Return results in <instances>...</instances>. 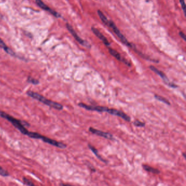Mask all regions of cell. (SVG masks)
<instances>
[{"label":"cell","instance_id":"obj_1","mask_svg":"<svg viewBox=\"0 0 186 186\" xmlns=\"http://www.w3.org/2000/svg\"><path fill=\"white\" fill-rule=\"evenodd\" d=\"M0 116L6 119L10 122L11 123L12 125H13L15 127L17 128V129L19 130L22 134L27 135L31 138L40 139L48 144L56 146L59 148H62L64 146V144L62 143L55 140L54 139H50L49 138H48L45 136L40 134L38 133L28 131V130H26V128L25 127V126H27V125L29 126L27 123L23 121L16 119L15 118L12 117L3 111L0 110Z\"/></svg>","mask_w":186,"mask_h":186},{"label":"cell","instance_id":"obj_2","mask_svg":"<svg viewBox=\"0 0 186 186\" xmlns=\"http://www.w3.org/2000/svg\"><path fill=\"white\" fill-rule=\"evenodd\" d=\"M27 94L34 99H37L43 103L47 105L48 106L58 110H61L64 108V106L61 104L57 103L55 101H52L49 99H47L46 98L43 96L42 95L39 94L38 93L34 92L33 91H28L27 92Z\"/></svg>","mask_w":186,"mask_h":186},{"label":"cell","instance_id":"obj_3","mask_svg":"<svg viewBox=\"0 0 186 186\" xmlns=\"http://www.w3.org/2000/svg\"><path fill=\"white\" fill-rule=\"evenodd\" d=\"M108 26L113 29L114 32L115 33L116 35H117L118 37L119 38V39H120L121 41L125 45L127 46V47H129L131 48L132 49H133L134 50L135 52H137V54H138L140 55H141V56H142L143 54L141 53V52H139V50H137L134 44H132L131 43L129 42L128 41L127 38H126L125 36L123 35L122 33L120 31L119 29L118 28V27L116 26L115 24L114 23V21H111V20H109L108 25Z\"/></svg>","mask_w":186,"mask_h":186},{"label":"cell","instance_id":"obj_4","mask_svg":"<svg viewBox=\"0 0 186 186\" xmlns=\"http://www.w3.org/2000/svg\"><path fill=\"white\" fill-rule=\"evenodd\" d=\"M66 27H67V28L68 29V30L69 31V32L72 34V35H73V37L75 38L76 40L81 45H83V46L89 48L91 47V45L89 43L87 42V41L84 40L82 38H80V37L78 35V34L76 33V31L73 29V27L68 23L66 24Z\"/></svg>","mask_w":186,"mask_h":186},{"label":"cell","instance_id":"obj_5","mask_svg":"<svg viewBox=\"0 0 186 186\" xmlns=\"http://www.w3.org/2000/svg\"><path fill=\"white\" fill-rule=\"evenodd\" d=\"M78 105L87 110L90 111H96L98 112H108L109 109V108L106 106H96V105H87L83 103H79L78 104Z\"/></svg>","mask_w":186,"mask_h":186},{"label":"cell","instance_id":"obj_6","mask_svg":"<svg viewBox=\"0 0 186 186\" xmlns=\"http://www.w3.org/2000/svg\"><path fill=\"white\" fill-rule=\"evenodd\" d=\"M35 2L38 7H40L42 10H44L45 11L49 12L55 17H56V18H60V17H61V14L59 13L58 12H56L54 10H52L51 8H50L49 6H48L47 5L42 2V1L37 0V1H35Z\"/></svg>","mask_w":186,"mask_h":186},{"label":"cell","instance_id":"obj_7","mask_svg":"<svg viewBox=\"0 0 186 186\" xmlns=\"http://www.w3.org/2000/svg\"><path fill=\"white\" fill-rule=\"evenodd\" d=\"M89 130L90 132H91L93 134L97 135L99 136V137H103V138H104L105 139H109V140H114V139L113 135L111 134L110 133H108V132H103L101 130H96V129L92 127L89 128Z\"/></svg>","mask_w":186,"mask_h":186},{"label":"cell","instance_id":"obj_8","mask_svg":"<svg viewBox=\"0 0 186 186\" xmlns=\"http://www.w3.org/2000/svg\"><path fill=\"white\" fill-rule=\"evenodd\" d=\"M108 113L111 114V115L118 116V117H120V118H123V120H125V121H128V122L130 121V116L127 115L126 114L124 113L123 112L121 111L115 109L109 108Z\"/></svg>","mask_w":186,"mask_h":186},{"label":"cell","instance_id":"obj_9","mask_svg":"<svg viewBox=\"0 0 186 186\" xmlns=\"http://www.w3.org/2000/svg\"><path fill=\"white\" fill-rule=\"evenodd\" d=\"M91 30L93 32V33H94V35H96L100 40H101V42L103 43V44H104L107 47L110 46V43L109 42V41L106 39V37L97 28H95L94 27H92Z\"/></svg>","mask_w":186,"mask_h":186},{"label":"cell","instance_id":"obj_10","mask_svg":"<svg viewBox=\"0 0 186 186\" xmlns=\"http://www.w3.org/2000/svg\"><path fill=\"white\" fill-rule=\"evenodd\" d=\"M108 50L109 53H110L112 56H113L115 58H116V59L120 61L123 62V63H125L126 64H127L128 66H130V64L129 61H128L127 60H126V59H122V57L121 56L120 54L116 50L113 49H112V48H109Z\"/></svg>","mask_w":186,"mask_h":186},{"label":"cell","instance_id":"obj_11","mask_svg":"<svg viewBox=\"0 0 186 186\" xmlns=\"http://www.w3.org/2000/svg\"><path fill=\"white\" fill-rule=\"evenodd\" d=\"M149 68L151 69V71H153V72H155L158 76H159L160 78H162L163 79L164 81L165 84H167L168 83H169V81L168 80L167 76H166L164 73L162 71L158 70V69L155 68V67H154L153 66H149Z\"/></svg>","mask_w":186,"mask_h":186},{"label":"cell","instance_id":"obj_12","mask_svg":"<svg viewBox=\"0 0 186 186\" xmlns=\"http://www.w3.org/2000/svg\"><path fill=\"white\" fill-rule=\"evenodd\" d=\"M0 48L4 50L7 54L13 56H16V55L14 53V52H13V50L10 49V48L8 47L7 45L5 44V43L3 42V40L1 38H0Z\"/></svg>","mask_w":186,"mask_h":186},{"label":"cell","instance_id":"obj_13","mask_svg":"<svg viewBox=\"0 0 186 186\" xmlns=\"http://www.w3.org/2000/svg\"><path fill=\"white\" fill-rule=\"evenodd\" d=\"M143 167L145 170H146V171L148 172H151V173L155 174H158L160 173V171L159 170L155 169V168H153V167H151L149 166V165L143 164Z\"/></svg>","mask_w":186,"mask_h":186},{"label":"cell","instance_id":"obj_14","mask_svg":"<svg viewBox=\"0 0 186 186\" xmlns=\"http://www.w3.org/2000/svg\"><path fill=\"white\" fill-rule=\"evenodd\" d=\"M97 13H98V15L99 16V18L101 19V21L103 22V23H104L105 25H106V26H108L109 20L107 19V18L105 16V15L103 14V13L101 12V10H97Z\"/></svg>","mask_w":186,"mask_h":186},{"label":"cell","instance_id":"obj_15","mask_svg":"<svg viewBox=\"0 0 186 186\" xmlns=\"http://www.w3.org/2000/svg\"><path fill=\"white\" fill-rule=\"evenodd\" d=\"M89 148H90V150L92 151V152L94 153V155H96V156L99 159L101 160L102 162H104L107 163V162H106V160H104V159H103V158L101 157V156L99 155V154L98 153V150H97L96 148H95V147H94L93 146H92V145H90V144H89Z\"/></svg>","mask_w":186,"mask_h":186},{"label":"cell","instance_id":"obj_16","mask_svg":"<svg viewBox=\"0 0 186 186\" xmlns=\"http://www.w3.org/2000/svg\"><path fill=\"white\" fill-rule=\"evenodd\" d=\"M155 97L156 99L158 100L159 101L163 102V103H164L167 104V105H170V103L169 101L167 99L163 97L159 96V95H157V94H155Z\"/></svg>","mask_w":186,"mask_h":186},{"label":"cell","instance_id":"obj_17","mask_svg":"<svg viewBox=\"0 0 186 186\" xmlns=\"http://www.w3.org/2000/svg\"><path fill=\"white\" fill-rule=\"evenodd\" d=\"M23 181L24 184H25L26 186H37L35 184H33L32 182L30 180L27 179L26 177H24L23 179Z\"/></svg>","mask_w":186,"mask_h":186},{"label":"cell","instance_id":"obj_18","mask_svg":"<svg viewBox=\"0 0 186 186\" xmlns=\"http://www.w3.org/2000/svg\"><path fill=\"white\" fill-rule=\"evenodd\" d=\"M27 81L28 83H31L34 85H37L39 83V81L38 80L35 79V78H32L31 76H28L27 78Z\"/></svg>","mask_w":186,"mask_h":186},{"label":"cell","instance_id":"obj_19","mask_svg":"<svg viewBox=\"0 0 186 186\" xmlns=\"http://www.w3.org/2000/svg\"><path fill=\"white\" fill-rule=\"evenodd\" d=\"M0 175L3 177L8 176L10 175L9 173L7 172L6 170L3 169L2 167H1V166H0Z\"/></svg>","mask_w":186,"mask_h":186},{"label":"cell","instance_id":"obj_20","mask_svg":"<svg viewBox=\"0 0 186 186\" xmlns=\"http://www.w3.org/2000/svg\"><path fill=\"white\" fill-rule=\"evenodd\" d=\"M133 123L137 127H144L145 126V123L141 122V121L139 120L135 121Z\"/></svg>","mask_w":186,"mask_h":186},{"label":"cell","instance_id":"obj_21","mask_svg":"<svg viewBox=\"0 0 186 186\" xmlns=\"http://www.w3.org/2000/svg\"><path fill=\"white\" fill-rule=\"evenodd\" d=\"M180 3H181V5L182 9L183 10L184 12V15H186V4H185V2L183 1V0H182V1H180Z\"/></svg>","mask_w":186,"mask_h":186},{"label":"cell","instance_id":"obj_22","mask_svg":"<svg viewBox=\"0 0 186 186\" xmlns=\"http://www.w3.org/2000/svg\"><path fill=\"white\" fill-rule=\"evenodd\" d=\"M179 35L183 39H184V41H186V35H185V34L183 32H182V31H180L179 32Z\"/></svg>","mask_w":186,"mask_h":186},{"label":"cell","instance_id":"obj_23","mask_svg":"<svg viewBox=\"0 0 186 186\" xmlns=\"http://www.w3.org/2000/svg\"><path fill=\"white\" fill-rule=\"evenodd\" d=\"M167 85L171 87H172V88H177V86L176 85H175L174 83H170V82H169V83L167 84Z\"/></svg>","mask_w":186,"mask_h":186},{"label":"cell","instance_id":"obj_24","mask_svg":"<svg viewBox=\"0 0 186 186\" xmlns=\"http://www.w3.org/2000/svg\"><path fill=\"white\" fill-rule=\"evenodd\" d=\"M61 186H74V185H72V184H61Z\"/></svg>","mask_w":186,"mask_h":186}]
</instances>
